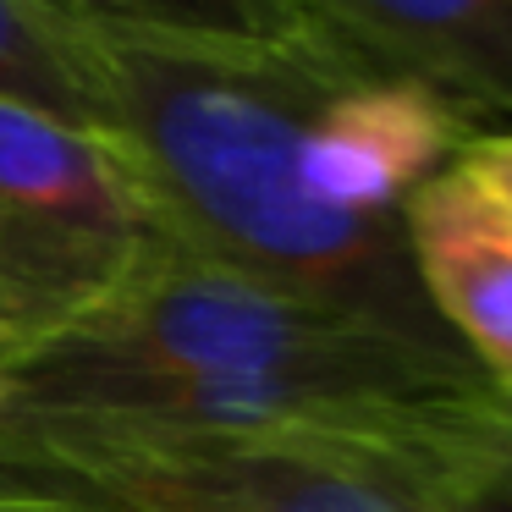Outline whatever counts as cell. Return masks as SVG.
Segmentation results:
<instances>
[{
    "label": "cell",
    "mask_w": 512,
    "mask_h": 512,
    "mask_svg": "<svg viewBox=\"0 0 512 512\" xmlns=\"http://www.w3.org/2000/svg\"><path fill=\"white\" fill-rule=\"evenodd\" d=\"M72 23L94 138L160 243L468 364L424 303L402 221H358L309 188V127L353 72L292 0H72Z\"/></svg>",
    "instance_id": "6da1fadb"
},
{
    "label": "cell",
    "mask_w": 512,
    "mask_h": 512,
    "mask_svg": "<svg viewBox=\"0 0 512 512\" xmlns=\"http://www.w3.org/2000/svg\"><path fill=\"white\" fill-rule=\"evenodd\" d=\"M0 490L83 512H446L347 457L0 402Z\"/></svg>",
    "instance_id": "7a4b0ae2"
},
{
    "label": "cell",
    "mask_w": 512,
    "mask_h": 512,
    "mask_svg": "<svg viewBox=\"0 0 512 512\" xmlns=\"http://www.w3.org/2000/svg\"><path fill=\"white\" fill-rule=\"evenodd\" d=\"M149 248L100 138L0 105V375L111 309Z\"/></svg>",
    "instance_id": "3957f363"
},
{
    "label": "cell",
    "mask_w": 512,
    "mask_h": 512,
    "mask_svg": "<svg viewBox=\"0 0 512 512\" xmlns=\"http://www.w3.org/2000/svg\"><path fill=\"white\" fill-rule=\"evenodd\" d=\"M331 61L413 83L457 122L512 133V0H292Z\"/></svg>",
    "instance_id": "277c9868"
},
{
    "label": "cell",
    "mask_w": 512,
    "mask_h": 512,
    "mask_svg": "<svg viewBox=\"0 0 512 512\" xmlns=\"http://www.w3.org/2000/svg\"><path fill=\"white\" fill-rule=\"evenodd\" d=\"M402 232L424 303L490 391L512 402V226L457 160L408 199Z\"/></svg>",
    "instance_id": "5b68a950"
},
{
    "label": "cell",
    "mask_w": 512,
    "mask_h": 512,
    "mask_svg": "<svg viewBox=\"0 0 512 512\" xmlns=\"http://www.w3.org/2000/svg\"><path fill=\"white\" fill-rule=\"evenodd\" d=\"M0 105L94 138L72 0H0Z\"/></svg>",
    "instance_id": "8992f818"
},
{
    "label": "cell",
    "mask_w": 512,
    "mask_h": 512,
    "mask_svg": "<svg viewBox=\"0 0 512 512\" xmlns=\"http://www.w3.org/2000/svg\"><path fill=\"white\" fill-rule=\"evenodd\" d=\"M463 171L479 182L496 215L512 226V133H485L463 149Z\"/></svg>",
    "instance_id": "52a82bcc"
},
{
    "label": "cell",
    "mask_w": 512,
    "mask_h": 512,
    "mask_svg": "<svg viewBox=\"0 0 512 512\" xmlns=\"http://www.w3.org/2000/svg\"><path fill=\"white\" fill-rule=\"evenodd\" d=\"M0 512H83V507L45 501V496H23V490H0Z\"/></svg>",
    "instance_id": "ba28073f"
},
{
    "label": "cell",
    "mask_w": 512,
    "mask_h": 512,
    "mask_svg": "<svg viewBox=\"0 0 512 512\" xmlns=\"http://www.w3.org/2000/svg\"><path fill=\"white\" fill-rule=\"evenodd\" d=\"M479 512H512V468L496 479V490L485 496V507H479Z\"/></svg>",
    "instance_id": "9c48e42d"
}]
</instances>
